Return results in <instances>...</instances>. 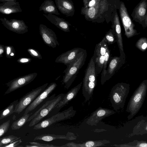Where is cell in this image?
<instances>
[{
  "instance_id": "277c9868",
  "label": "cell",
  "mask_w": 147,
  "mask_h": 147,
  "mask_svg": "<svg viewBox=\"0 0 147 147\" xmlns=\"http://www.w3.org/2000/svg\"><path fill=\"white\" fill-rule=\"evenodd\" d=\"M147 80H144L135 90L128 103L126 111L130 113L127 118L131 119L138 112L145 100L147 90Z\"/></svg>"
},
{
  "instance_id": "52a82bcc",
  "label": "cell",
  "mask_w": 147,
  "mask_h": 147,
  "mask_svg": "<svg viewBox=\"0 0 147 147\" xmlns=\"http://www.w3.org/2000/svg\"><path fill=\"white\" fill-rule=\"evenodd\" d=\"M48 84V83H46L32 89L21 98L16 106L14 113L18 114L20 113L45 90Z\"/></svg>"
},
{
  "instance_id": "ba28073f",
  "label": "cell",
  "mask_w": 147,
  "mask_h": 147,
  "mask_svg": "<svg viewBox=\"0 0 147 147\" xmlns=\"http://www.w3.org/2000/svg\"><path fill=\"white\" fill-rule=\"evenodd\" d=\"M120 13L127 37L129 38L137 34L136 30L134 28V25L129 17L127 9L123 3L120 5Z\"/></svg>"
},
{
  "instance_id": "f35d334b",
  "label": "cell",
  "mask_w": 147,
  "mask_h": 147,
  "mask_svg": "<svg viewBox=\"0 0 147 147\" xmlns=\"http://www.w3.org/2000/svg\"><path fill=\"white\" fill-rule=\"evenodd\" d=\"M90 0H83L84 7H86Z\"/></svg>"
},
{
  "instance_id": "f546056e",
  "label": "cell",
  "mask_w": 147,
  "mask_h": 147,
  "mask_svg": "<svg viewBox=\"0 0 147 147\" xmlns=\"http://www.w3.org/2000/svg\"><path fill=\"white\" fill-rule=\"evenodd\" d=\"M115 35L112 31H109L105 35L103 39L109 45L111 44L116 41Z\"/></svg>"
},
{
  "instance_id": "d6a6232c",
  "label": "cell",
  "mask_w": 147,
  "mask_h": 147,
  "mask_svg": "<svg viewBox=\"0 0 147 147\" xmlns=\"http://www.w3.org/2000/svg\"><path fill=\"white\" fill-rule=\"evenodd\" d=\"M10 120H9L0 125V138L7 131L10 125Z\"/></svg>"
},
{
  "instance_id": "60d3db41",
  "label": "cell",
  "mask_w": 147,
  "mask_h": 147,
  "mask_svg": "<svg viewBox=\"0 0 147 147\" xmlns=\"http://www.w3.org/2000/svg\"><path fill=\"white\" fill-rule=\"evenodd\" d=\"M8 1H17V0H0V3H3Z\"/></svg>"
},
{
  "instance_id": "6da1fadb",
  "label": "cell",
  "mask_w": 147,
  "mask_h": 147,
  "mask_svg": "<svg viewBox=\"0 0 147 147\" xmlns=\"http://www.w3.org/2000/svg\"><path fill=\"white\" fill-rule=\"evenodd\" d=\"M86 56V51L83 49L64 71L65 74L61 82L65 89H69L75 80L79 70L84 64Z\"/></svg>"
},
{
  "instance_id": "e575fe53",
  "label": "cell",
  "mask_w": 147,
  "mask_h": 147,
  "mask_svg": "<svg viewBox=\"0 0 147 147\" xmlns=\"http://www.w3.org/2000/svg\"><path fill=\"white\" fill-rule=\"evenodd\" d=\"M28 51L30 55L35 58L42 59V57L39 52L36 49L32 48H29Z\"/></svg>"
},
{
  "instance_id": "d590c367",
  "label": "cell",
  "mask_w": 147,
  "mask_h": 147,
  "mask_svg": "<svg viewBox=\"0 0 147 147\" xmlns=\"http://www.w3.org/2000/svg\"><path fill=\"white\" fill-rule=\"evenodd\" d=\"M22 142V140L19 139L5 145L3 147H23L24 146H19Z\"/></svg>"
},
{
  "instance_id": "4fadbf2b",
  "label": "cell",
  "mask_w": 147,
  "mask_h": 147,
  "mask_svg": "<svg viewBox=\"0 0 147 147\" xmlns=\"http://www.w3.org/2000/svg\"><path fill=\"white\" fill-rule=\"evenodd\" d=\"M57 86V84L55 82L51 83L48 86L45 90L27 107L24 114H27L34 109L47 97L55 89Z\"/></svg>"
},
{
  "instance_id": "8fae6325",
  "label": "cell",
  "mask_w": 147,
  "mask_h": 147,
  "mask_svg": "<svg viewBox=\"0 0 147 147\" xmlns=\"http://www.w3.org/2000/svg\"><path fill=\"white\" fill-rule=\"evenodd\" d=\"M37 75V73H34L18 78L9 82L7 84L9 88L5 94L9 93L28 84L33 81Z\"/></svg>"
},
{
  "instance_id": "9a60e30c",
  "label": "cell",
  "mask_w": 147,
  "mask_h": 147,
  "mask_svg": "<svg viewBox=\"0 0 147 147\" xmlns=\"http://www.w3.org/2000/svg\"><path fill=\"white\" fill-rule=\"evenodd\" d=\"M83 50L82 48L76 47L67 51L58 56L55 60V62L63 63L67 67Z\"/></svg>"
},
{
  "instance_id": "7bdbcfd3",
  "label": "cell",
  "mask_w": 147,
  "mask_h": 147,
  "mask_svg": "<svg viewBox=\"0 0 147 147\" xmlns=\"http://www.w3.org/2000/svg\"><path fill=\"white\" fill-rule=\"evenodd\" d=\"M14 53H11V54H10V55H11V56H13V55H14Z\"/></svg>"
},
{
  "instance_id": "b9f144b4",
  "label": "cell",
  "mask_w": 147,
  "mask_h": 147,
  "mask_svg": "<svg viewBox=\"0 0 147 147\" xmlns=\"http://www.w3.org/2000/svg\"><path fill=\"white\" fill-rule=\"evenodd\" d=\"M4 52L3 50L2 49H0V55L2 54Z\"/></svg>"
},
{
  "instance_id": "f1b7e54d",
  "label": "cell",
  "mask_w": 147,
  "mask_h": 147,
  "mask_svg": "<svg viewBox=\"0 0 147 147\" xmlns=\"http://www.w3.org/2000/svg\"><path fill=\"white\" fill-rule=\"evenodd\" d=\"M21 137H18L14 135H11L0 138V147L4 146L19 139Z\"/></svg>"
},
{
  "instance_id": "ac0fdd59",
  "label": "cell",
  "mask_w": 147,
  "mask_h": 147,
  "mask_svg": "<svg viewBox=\"0 0 147 147\" xmlns=\"http://www.w3.org/2000/svg\"><path fill=\"white\" fill-rule=\"evenodd\" d=\"M43 15L51 23L65 32L70 31L69 26L71 24L64 19L52 14H44Z\"/></svg>"
},
{
  "instance_id": "3957f363",
  "label": "cell",
  "mask_w": 147,
  "mask_h": 147,
  "mask_svg": "<svg viewBox=\"0 0 147 147\" xmlns=\"http://www.w3.org/2000/svg\"><path fill=\"white\" fill-rule=\"evenodd\" d=\"M94 56L91 58L86 70L83 81L82 94L87 101L92 97L97 80Z\"/></svg>"
},
{
  "instance_id": "836d02e7",
  "label": "cell",
  "mask_w": 147,
  "mask_h": 147,
  "mask_svg": "<svg viewBox=\"0 0 147 147\" xmlns=\"http://www.w3.org/2000/svg\"><path fill=\"white\" fill-rule=\"evenodd\" d=\"M110 55V52L109 50V49L107 50L105 54L104 55V62L103 64V71L102 72V77H103V79L104 78L106 72V69L107 68V64L109 59Z\"/></svg>"
},
{
  "instance_id": "4dcf8cb0",
  "label": "cell",
  "mask_w": 147,
  "mask_h": 147,
  "mask_svg": "<svg viewBox=\"0 0 147 147\" xmlns=\"http://www.w3.org/2000/svg\"><path fill=\"white\" fill-rule=\"evenodd\" d=\"M28 143L30 145H26V147H60V146H55L53 144H42L35 142H30Z\"/></svg>"
},
{
  "instance_id": "484cf974",
  "label": "cell",
  "mask_w": 147,
  "mask_h": 147,
  "mask_svg": "<svg viewBox=\"0 0 147 147\" xmlns=\"http://www.w3.org/2000/svg\"><path fill=\"white\" fill-rule=\"evenodd\" d=\"M18 101V100L14 101L3 111L0 114V120L5 118L14 113L15 108Z\"/></svg>"
},
{
  "instance_id": "83f0119b",
  "label": "cell",
  "mask_w": 147,
  "mask_h": 147,
  "mask_svg": "<svg viewBox=\"0 0 147 147\" xmlns=\"http://www.w3.org/2000/svg\"><path fill=\"white\" fill-rule=\"evenodd\" d=\"M94 58L95 63L96 73V75L100 73L103 69L104 58V55L94 57Z\"/></svg>"
},
{
  "instance_id": "ffe728a7",
  "label": "cell",
  "mask_w": 147,
  "mask_h": 147,
  "mask_svg": "<svg viewBox=\"0 0 147 147\" xmlns=\"http://www.w3.org/2000/svg\"><path fill=\"white\" fill-rule=\"evenodd\" d=\"M123 59L121 57H115L113 58L111 61L107 70H106L105 74L103 78L104 80L102 83V84H103L104 81L109 80L111 77L115 73V71L119 67V63ZM102 80L101 82L103 81Z\"/></svg>"
},
{
  "instance_id": "1f68e13d",
  "label": "cell",
  "mask_w": 147,
  "mask_h": 147,
  "mask_svg": "<svg viewBox=\"0 0 147 147\" xmlns=\"http://www.w3.org/2000/svg\"><path fill=\"white\" fill-rule=\"evenodd\" d=\"M136 46L142 51H145L147 47V40L146 38H142L137 42Z\"/></svg>"
},
{
  "instance_id": "d6986e66",
  "label": "cell",
  "mask_w": 147,
  "mask_h": 147,
  "mask_svg": "<svg viewBox=\"0 0 147 147\" xmlns=\"http://www.w3.org/2000/svg\"><path fill=\"white\" fill-rule=\"evenodd\" d=\"M20 4L18 2L8 1L0 3V13L9 14L22 12Z\"/></svg>"
},
{
  "instance_id": "2e32d148",
  "label": "cell",
  "mask_w": 147,
  "mask_h": 147,
  "mask_svg": "<svg viewBox=\"0 0 147 147\" xmlns=\"http://www.w3.org/2000/svg\"><path fill=\"white\" fill-rule=\"evenodd\" d=\"M55 0L57 8L62 14L69 17L74 15L75 7L71 0Z\"/></svg>"
},
{
  "instance_id": "9c48e42d",
  "label": "cell",
  "mask_w": 147,
  "mask_h": 147,
  "mask_svg": "<svg viewBox=\"0 0 147 147\" xmlns=\"http://www.w3.org/2000/svg\"><path fill=\"white\" fill-rule=\"evenodd\" d=\"M82 84V82H81L65 94L63 99L56 105L50 113L48 115L49 117L58 112L61 108L76 97L81 88Z\"/></svg>"
},
{
  "instance_id": "7c38bea8",
  "label": "cell",
  "mask_w": 147,
  "mask_h": 147,
  "mask_svg": "<svg viewBox=\"0 0 147 147\" xmlns=\"http://www.w3.org/2000/svg\"><path fill=\"white\" fill-rule=\"evenodd\" d=\"M2 24L8 29L20 34H23L28 31V27L23 20L11 19L5 18H0Z\"/></svg>"
},
{
  "instance_id": "8992f818",
  "label": "cell",
  "mask_w": 147,
  "mask_h": 147,
  "mask_svg": "<svg viewBox=\"0 0 147 147\" xmlns=\"http://www.w3.org/2000/svg\"><path fill=\"white\" fill-rule=\"evenodd\" d=\"M76 111L71 106L67 109L40 121L34 126L33 129L37 130L46 128L59 121L73 117L76 114Z\"/></svg>"
},
{
  "instance_id": "5bb4252c",
  "label": "cell",
  "mask_w": 147,
  "mask_h": 147,
  "mask_svg": "<svg viewBox=\"0 0 147 147\" xmlns=\"http://www.w3.org/2000/svg\"><path fill=\"white\" fill-rule=\"evenodd\" d=\"M115 113V112L112 110L100 107L92 113L86 123L91 126L96 125L104 118Z\"/></svg>"
},
{
  "instance_id": "7402d4cb",
  "label": "cell",
  "mask_w": 147,
  "mask_h": 147,
  "mask_svg": "<svg viewBox=\"0 0 147 147\" xmlns=\"http://www.w3.org/2000/svg\"><path fill=\"white\" fill-rule=\"evenodd\" d=\"M39 10L40 11H43L45 14L60 15L52 0H45L39 7Z\"/></svg>"
},
{
  "instance_id": "44dd1931",
  "label": "cell",
  "mask_w": 147,
  "mask_h": 147,
  "mask_svg": "<svg viewBox=\"0 0 147 147\" xmlns=\"http://www.w3.org/2000/svg\"><path fill=\"white\" fill-rule=\"evenodd\" d=\"M107 140L99 141H88L82 143H76L73 142H69L61 146V147H96L105 145V144L109 143Z\"/></svg>"
},
{
  "instance_id": "30bf717a",
  "label": "cell",
  "mask_w": 147,
  "mask_h": 147,
  "mask_svg": "<svg viewBox=\"0 0 147 147\" xmlns=\"http://www.w3.org/2000/svg\"><path fill=\"white\" fill-rule=\"evenodd\" d=\"M39 30L40 34L46 45L53 48L59 45L56 35L52 30L43 24L40 25Z\"/></svg>"
},
{
  "instance_id": "74e56055",
  "label": "cell",
  "mask_w": 147,
  "mask_h": 147,
  "mask_svg": "<svg viewBox=\"0 0 147 147\" xmlns=\"http://www.w3.org/2000/svg\"><path fill=\"white\" fill-rule=\"evenodd\" d=\"M31 61L30 58H22L20 60V62L22 63H28Z\"/></svg>"
},
{
  "instance_id": "603a6c76",
  "label": "cell",
  "mask_w": 147,
  "mask_h": 147,
  "mask_svg": "<svg viewBox=\"0 0 147 147\" xmlns=\"http://www.w3.org/2000/svg\"><path fill=\"white\" fill-rule=\"evenodd\" d=\"M30 115L29 114H24L18 120L14 121L11 125L12 130H17L20 129L26 123L30 117Z\"/></svg>"
},
{
  "instance_id": "7a4b0ae2",
  "label": "cell",
  "mask_w": 147,
  "mask_h": 147,
  "mask_svg": "<svg viewBox=\"0 0 147 147\" xmlns=\"http://www.w3.org/2000/svg\"><path fill=\"white\" fill-rule=\"evenodd\" d=\"M65 94L61 93L56 96L55 94L53 95L42 106L29 117L27 122L31 121L29 126H34L48 115L56 105L63 99Z\"/></svg>"
},
{
  "instance_id": "cb8c5ba5",
  "label": "cell",
  "mask_w": 147,
  "mask_h": 147,
  "mask_svg": "<svg viewBox=\"0 0 147 147\" xmlns=\"http://www.w3.org/2000/svg\"><path fill=\"white\" fill-rule=\"evenodd\" d=\"M108 49V44L103 39L102 40L96 45L94 57L104 55Z\"/></svg>"
},
{
  "instance_id": "4316f807",
  "label": "cell",
  "mask_w": 147,
  "mask_h": 147,
  "mask_svg": "<svg viewBox=\"0 0 147 147\" xmlns=\"http://www.w3.org/2000/svg\"><path fill=\"white\" fill-rule=\"evenodd\" d=\"M146 1L144 0L140 3L136 11V16L138 19H141L145 16L146 11Z\"/></svg>"
},
{
  "instance_id": "e0dca14e",
  "label": "cell",
  "mask_w": 147,
  "mask_h": 147,
  "mask_svg": "<svg viewBox=\"0 0 147 147\" xmlns=\"http://www.w3.org/2000/svg\"><path fill=\"white\" fill-rule=\"evenodd\" d=\"M77 136L73 132L68 131L65 135H57L50 134H44L35 137L34 140H42L50 142L56 139H62L68 140H75Z\"/></svg>"
},
{
  "instance_id": "5b68a950",
  "label": "cell",
  "mask_w": 147,
  "mask_h": 147,
  "mask_svg": "<svg viewBox=\"0 0 147 147\" xmlns=\"http://www.w3.org/2000/svg\"><path fill=\"white\" fill-rule=\"evenodd\" d=\"M129 90V85L125 83H118L112 88L110 100L115 111L123 108Z\"/></svg>"
},
{
  "instance_id": "d4e9b609",
  "label": "cell",
  "mask_w": 147,
  "mask_h": 147,
  "mask_svg": "<svg viewBox=\"0 0 147 147\" xmlns=\"http://www.w3.org/2000/svg\"><path fill=\"white\" fill-rule=\"evenodd\" d=\"M96 13V8L94 7L89 8L82 7L81 10V14L84 16L85 19L87 20L94 18Z\"/></svg>"
},
{
  "instance_id": "ab89813d",
  "label": "cell",
  "mask_w": 147,
  "mask_h": 147,
  "mask_svg": "<svg viewBox=\"0 0 147 147\" xmlns=\"http://www.w3.org/2000/svg\"><path fill=\"white\" fill-rule=\"evenodd\" d=\"M11 52V49L9 47H7V54L9 55Z\"/></svg>"
},
{
  "instance_id": "8d00e7d4",
  "label": "cell",
  "mask_w": 147,
  "mask_h": 147,
  "mask_svg": "<svg viewBox=\"0 0 147 147\" xmlns=\"http://www.w3.org/2000/svg\"><path fill=\"white\" fill-rule=\"evenodd\" d=\"M98 0H92L89 1L86 7H90L96 5V3L98 2Z\"/></svg>"
}]
</instances>
